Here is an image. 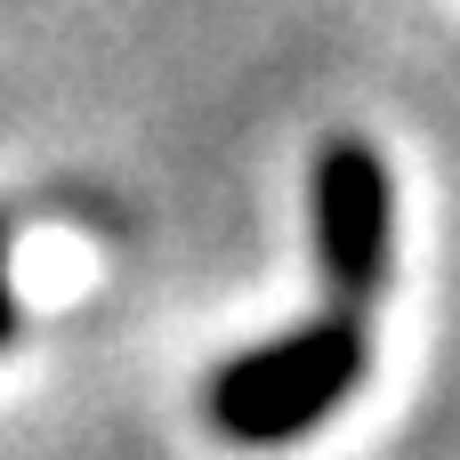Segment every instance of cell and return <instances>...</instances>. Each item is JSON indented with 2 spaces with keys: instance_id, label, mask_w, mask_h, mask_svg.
<instances>
[{
  "instance_id": "obj_1",
  "label": "cell",
  "mask_w": 460,
  "mask_h": 460,
  "mask_svg": "<svg viewBox=\"0 0 460 460\" xmlns=\"http://www.w3.org/2000/svg\"><path fill=\"white\" fill-rule=\"evenodd\" d=\"M364 364H372L364 323L356 315H315V323H299L267 348H243L202 388V412L234 445H299L323 412H340L364 388Z\"/></svg>"
},
{
  "instance_id": "obj_2",
  "label": "cell",
  "mask_w": 460,
  "mask_h": 460,
  "mask_svg": "<svg viewBox=\"0 0 460 460\" xmlns=\"http://www.w3.org/2000/svg\"><path fill=\"white\" fill-rule=\"evenodd\" d=\"M388 234H396V194L388 162L364 137H323L315 154V267L332 291V315H372L388 291Z\"/></svg>"
},
{
  "instance_id": "obj_3",
  "label": "cell",
  "mask_w": 460,
  "mask_h": 460,
  "mask_svg": "<svg viewBox=\"0 0 460 460\" xmlns=\"http://www.w3.org/2000/svg\"><path fill=\"white\" fill-rule=\"evenodd\" d=\"M16 340V291H0V348Z\"/></svg>"
},
{
  "instance_id": "obj_4",
  "label": "cell",
  "mask_w": 460,
  "mask_h": 460,
  "mask_svg": "<svg viewBox=\"0 0 460 460\" xmlns=\"http://www.w3.org/2000/svg\"><path fill=\"white\" fill-rule=\"evenodd\" d=\"M0 291H8V226H0Z\"/></svg>"
}]
</instances>
